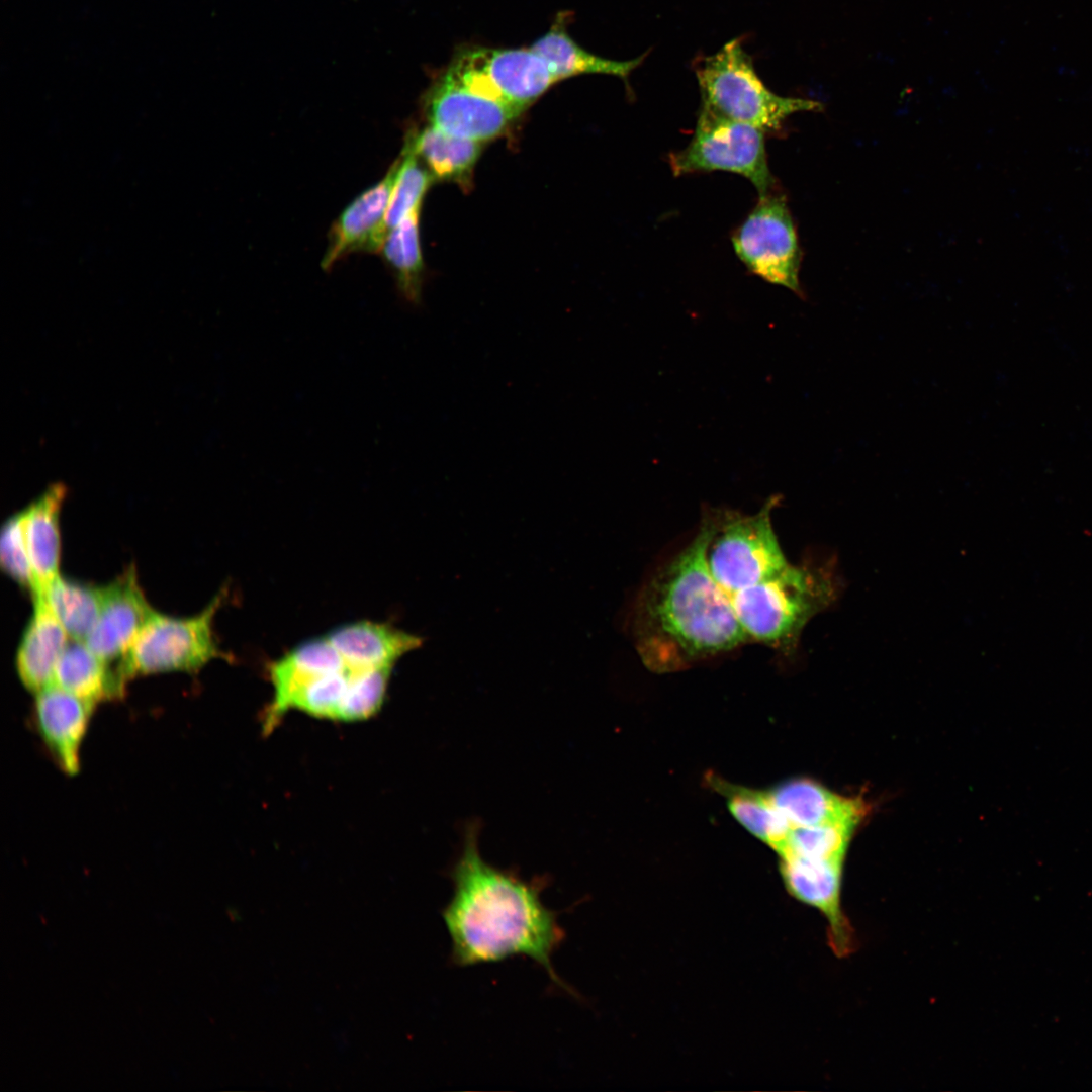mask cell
<instances>
[{
	"mask_svg": "<svg viewBox=\"0 0 1092 1092\" xmlns=\"http://www.w3.org/2000/svg\"><path fill=\"white\" fill-rule=\"evenodd\" d=\"M453 895L442 911L452 962L460 967L527 957L560 988L574 994L556 974L552 957L565 938L557 912L541 899L545 877L529 881L486 862L478 828L467 827L462 852L450 873Z\"/></svg>",
	"mask_w": 1092,
	"mask_h": 1092,
	"instance_id": "1",
	"label": "cell"
},
{
	"mask_svg": "<svg viewBox=\"0 0 1092 1092\" xmlns=\"http://www.w3.org/2000/svg\"><path fill=\"white\" fill-rule=\"evenodd\" d=\"M705 543L701 523L690 543L655 570L636 598L633 642L655 672L680 670L750 642L730 595L706 565Z\"/></svg>",
	"mask_w": 1092,
	"mask_h": 1092,
	"instance_id": "2",
	"label": "cell"
},
{
	"mask_svg": "<svg viewBox=\"0 0 1092 1092\" xmlns=\"http://www.w3.org/2000/svg\"><path fill=\"white\" fill-rule=\"evenodd\" d=\"M833 567L811 560L792 565L731 595L736 616L750 639L793 652L809 621L837 597Z\"/></svg>",
	"mask_w": 1092,
	"mask_h": 1092,
	"instance_id": "3",
	"label": "cell"
},
{
	"mask_svg": "<svg viewBox=\"0 0 1092 1092\" xmlns=\"http://www.w3.org/2000/svg\"><path fill=\"white\" fill-rule=\"evenodd\" d=\"M695 73L701 92L700 114L779 130L786 119L800 111H818L821 104L808 99L780 96L758 77L751 57L740 39L717 53L698 58Z\"/></svg>",
	"mask_w": 1092,
	"mask_h": 1092,
	"instance_id": "4",
	"label": "cell"
},
{
	"mask_svg": "<svg viewBox=\"0 0 1092 1092\" xmlns=\"http://www.w3.org/2000/svg\"><path fill=\"white\" fill-rule=\"evenodd\" d=\"M779 503L780 496L772 495L753 514L722 508L705 511L701 521L706 530L705 562L715 581L730 596L789 564L771 521Z\"/></svg>",
	"mask_w": 1092,
	"mask_h": 1092,
	"instance_id": "5",
	"label": "cell"
},
{
	"mask_svg": "<svg viewBox=\"0 0 1092 1092\" xmlns=\"http://www.w3.org/2000/svg\"><path fill=\"white\" fill-rule=\"evenodd\" d=\"M226 593L220 589L203 610L189 617L155 610L116 666L125 681L136 675L195 672L215 658H229L213 628Z\"/></svg>",
	"mask_w": 1092,
	"mask_h": 1092,
	"instance_id": "6",
	"label": "cell"
},
{
	"mask_svg": "<svg viewBox=\"0 0 1092 1092\" xmlns=\"http://www.w3.org/2000/svg\"><path fill=\"white\" fill-rule=\"evenodd\" d=\"M675 176L726 171L748 179L760 196L771 192L764 132L751 125L699 113L694 135L682 150L669 156Z\"/></svg>",
	"mask_w": 1092,
	"mask_h": 1092,
	"instance_id": "7",
	"label": "cell"
},
{
	"mask_svg": "<svg viewBox=\"0 0 1092 1092\" xmlns=\"http://www.w3.org/2000/svg\"><path fill=\"white\" fill-rule=\"evenodd\" d=\"M738 258L753 274L801 295V249L783 195L759 201L732 236Z\"/></svg>",
	"mask_w": 1092,
	"mask_h": 1092,
	"instance_id": "8",
	"label": "cell"
},
{
	"mask_svg": "<svg viewBox=\"0 0 1092 1092\" xmlns=\"http://www.w3.org/2000/svg\"><path fill=\"white\" fill-rule=\"evenodd\" d=\"M424 109L431 126L480 143L498 136L524 111L476 93L449 66L427 92Z\"/></svg>",
	"mask_w": 1092,
	"mask_h": 1092,
	"instance_id": "9",
	"label": "cell"
},
{
	"mask_svg": "<svg viewBox=\"0 0 1092 1092\" xmlns=\"http://www.w3.org/2000/svg\"><path fill=\"white\" fill-rule=\"evenodd\" d=\"M843 859L782 856L781 874L789 893L819 910L829 927L830 945L836 956L849 954L854 947L853 930L842 910Z\"/></svg>",
	"mask_w": 1092,
	"mask_h": 1092,
	"instance_id": "10",
	"label": "cell"
},
{
	"mask_svg": "<svg viewBox=\"0 0 1092 1092\" xmlns=\"http://www.w3.org/2000/svg\"><path fill=\"white\" fill-rule=\"evenodd\" d=\"M134 565L102 585L99 616L84 642L107 661L121 658L154 613Z\"/></svg>",
	"mask_w": 1092,
	"mask_h": 1092,
	"instance_id": "11",
	"label": "cell"
},
{
	"mask_svg": "<svg viewBox=\"0 0 1092 1092\" xmlns=\"http://www.w3.org/2000/svg\"><path fill=\"white\" fill-rule=\"evenodd\" d=\"M96 705L56 684L34 694L35 727L57 766L68 776L81 768L82 744Z\"/></svg>",
	"mask_w": 1092,
	"mask_h": 1092,
	"instance_id": "12",
	"label": "cell"
},
{
	"mask_svg": "<svg viewBox=\"0 0 1092 1092\" xmlns=\"http://www.w3.org/2000/svg\"><path fill=\"white\" fill-rule=\"evenodd\" d=\"M400 160L399 157L383 179L356 197L334 222L322 260L324 270L351 252L380 250L385 239L384 218Z\"/></svg>",
	"mask_w": 1092,
	"mask_h": 1092,
	"instance_id": "13",
	"label": "cell"
},
{
	"mask_svg": "<svg viewBox=\"0 0 1092 1092\" xmlns=\"http://www.w3.org/2000/svg\"><path fill=\"white\" fill-rule=\"evenodd\" d=\"M509 103L525 110L558 82L547 62L531 47L466 49Z\"/></svg>",
	"mask_w": 1092,
	"mask_h": 1092,
	"instance_id": "14",
	"label": "cell"
},
{
	"mask_svg": "<svg viewBox=\"0 0 1092 1092\" xmlns=\"http://www.w3.org/2000/svg\"><path fill=\"white\" fill-rule=\"evenodd\" d=\"M767 796L792 827L829 822L857 826L868 812L863 800L838 795L810 779L786 781L767 792Z\"/></svg>",
	"mask_w": 1092,
	"mask_h": 1092,
	"instance_id": "15",
	"label": "cell"
},
{
	"mask_svg": "<svg viewBox=\"0 0 1092 1092\" xmlns=\"http://www.w3.org/2000/svg\"><path fill=\"white\" fill-rule=\"evenodd\" d=\"M350 668L328 637L308 639L273 661L268 668L273 698L264 718L270 730L283 717L289 698L307 681Z\"/></svg>",
	"mask_w": 1092,
	"mask_h": 1092,
	"instance_id": "16",
	"label": "cell"
},
{
	"mask_svg": "<svg viewBox=\"0 0 1092 1092\" xmlns=\"http://www.w3.org/2000/svg\"><path fill=\"white\" fill-rule=\"evenodd\" d=\"M326 636L347 665L359 671L392 668L423 643L421 637L391 625L364 620L339 626Z\"/></svg>",
	"mask_w": 1092,
	"mask_h": 1092,
	"instance_id": "17",
	"label": "cell"
},
{
	"mask_svg": "<svg viewBox=\"0 0 1092 1092\" xmlns=\"http://www.w3.org/2000/svg\"><path fill=\"white\" fill-rule=\"evenodd\" d=\"M32 600L33 612L16 650L15 667L23 687L35 694L53 684L57 662L71 638L42 595H32Z\"/></svg>",
	"mask_w": 1092,
	"mask_h": 1092,
	"instance_id": "18",
	"label": "cell"
},
{
	"mask_svg": "<svg viewBox=\"0 0 1092 1092\" xmlns=\"http://www.w3.org/2000/svg\"><path fill=\"white\" fill-rule=\"evenodd\" d=\"M64 495V485L54 484L23 509L24 536L34 578L31 595L42 593L59 574V520Z\"/></svg>",
	"mask_w": 1092,
	"mask_h": 1092,
	"instance_id": "19",
	"label": "cell"
},
{
	"mask_svg": "<svg viewBox=\"0 0 1092 1092\" xmlns=\"http://www.w3.org/2000/svg\"><path fill=\"white\" fill-rule=\"evenodd\" d=\"M566 18V13L559 14L550 29L531 46L544 58L558 81L583 74H603L616 76L627 82L630 74L642 64L647 55L626 61L595 55L569 35Z\"/></svg>",
	"mask_w": 1092,
	"mask_h": 1092,
	"instance_id": "20",
	"label": "cell"
},
{
	"mask_svg": "<svg viewBox=\"0 0 1092 1092\" xmlns=\"http://www.w3.org/2000/svg\"><path fill=\"white\" fill-rule=\"evenodd\" d=\"M125 679L117 667L91 650L84 641L70 639L54 672L53 684L85 700L98 704L120 698Z\"/></svg>",
	"mask_w": 1092,
	"mask_h": 1092,
	"instance_id": "21",
	"label": "cell"
},
{
	"mask_svg": "<svg viewBox=\"0 0 1092 1092\" xmlns=\"http://www.w3.org/2000/svg\"><path fill=\"white\" fill-rule=\"evenodd\" d=\"M405 145L421 158L434 179L467 183L481 143L448 134L434 126L407 136Z\"/></svg>",
	"mask_w": 1092,
	"mask_h": 1092,
	"instance_id": "22",
	"label": "cell"
},
{
	"mask_svg": "<svg viewBox=\"0 0 1092 1092\" xmlns=\"http://www.w3.org/2000/svg\"><path fill=\"white\" fill-rule=\"evenodd\" d=\"M421 206L385 237L379 252L391 269L398 293L408 303L421 302L424 263L419 235Z\"/></svg>",
	"mask_w": 1092,
	"mask_h": 1092,
	"instance_id": "23",
	"label": "cell"
},
{
	"mask_svg": "<svg viewBox=\"0 0 1092 1092\" xmlns=\"http://www.w3.org/2000/svg\"><path fill=\"white\" fill-rule=\"evenodd\" d=\"M40 594L69 637L84 641L99 616L102 585L59 573Z\"/></svg>",
	"mask_w": 1092,
	"mask_h": 1092,
	"instance_id": "24",
	"label": "cell"
},
{
	"mask_svg": "<svg viewBox=\"0 0 1092 1092\" xmlns=\"http://www.w3.org/2000/svg\"><path fill=\"white\" fill-rule=\"evenodd\" d=\"M726 793L729 810L735 819L778 852L793 827L771 803L767 793L737 787H726Z\"/></svg>",
	"mask_w": 1092,
	"mask_h": 1092,
	"instance_id": "25",
	"label": "cell"
},
{
	"mask_svg": "<svg viewBox=\"0 0 1092 1092\" xmlns=\"http://www.w3.org/2000/svg\"><path fill=\"white\" fill-rule=\"evenodd\" d=\"M856 825L829 822L793 827L778 854L820 859H843Z\"/></svg>",
	"mask_w": 1092,
	"mask_h": 1092,
	"instance_id": "26",
	"label": "cell"
},
{
	"mask_svg": "<svg viewBox=\"0 0 1092 1092\" xmlns=\"http://www.w3.org/2000/svg\"><path fill=\"white\" fill-rule=\"evenodd\" d=\"M400 158L398 174L384 218L385 237L414 209L421 206L422 198L434 180L430 171L421 165L419 157L406 145Z\"/></svg>",
	"mask_w": 1092,
	"mask_h": 1092,
	"instance_id": "27",
	"label": "cell"
},
{
	"mask_svg": "<svg viewBox=\"0 0 1092 1092\" xmlns=\"http://www.w3.org/2000/svg\"><path fill=\"white\" fill-rule=\"evenodd\" d=\"M23 510L9 516L0 530V564L2 569L19 585L31 594L34 578L27 552Z\"/></svg>",
	"mask_w": 1092,
	"mask_h": 1092,
	"instance_id": "28",
	"label": "cell"
}]
</instances>
